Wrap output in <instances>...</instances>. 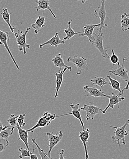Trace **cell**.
I'll use <instances>...</instances> for the list:
<instances>
[{
	"label": "cell",
	"instance_id": "6da1fadb",
	"mask_svg": "<svg viewBox=\"0 0 129 159\" xmlns=\"http://www.w3.org/2000/svg\"><path fill=\"white\" fill-rule=\"evenodd\" d=\"M129 125V122L127 120L124 125L120 127L109 126L110 128H113L115 129L114 132V136H112L111 137L113 143L119 145V147H120V143L124 145H126L125 137L128 134L127 131L126 130V128Z\"/></svg>",
	"mask_w": 129,
	"mask_h": 159
},
{
	"label": "cell",
	"instance_id": "7a4b0ae2",
	"mask_svg": "<svg viewBox=\"0 0 129 159\" xmlns=\"http://www.w3.org/2000/svg\"><path fill=\"white\" fill-rule=\"evenodd\" d=\"M31 28L30 27L27 28L26 29L25 31L23 32V31H19L17 33H15L14 34V36L16 39V42L18 46V49L20 52H23L24 55L26 54V48L30 49V46L29 44H27L26 37L27 34Z\"/></svg>",
	"mask_w": 129,
	"mask_h": 159
},
{
	"label": "cell",
	"instance_id": "3957f363",
	"mask_svg": "<svg viewBox=\"0 0 129 159\" xmlns=\"http://www.w3.org/2000/svg\"><path fill=\"white\" fill-rule=\"evenodd\" d=\"M56 118V116L55 114H52L48 111H46L43 114V116L40 117L35 126L27 131L32 133H34L35 130L37 128H41L48 126L53 120Z\"/></svg>",
	"mask_w": 129,
	"mask_h": 159
},
{
	"label": "cell",
	"instance_id": "277c9868",
	"mask_svg": "<svg viewBox=\"0 0 129 159\" xmlns=\"http://www.w3.org/2000/svg\"><path fill=\"white\" fill-rule=\"evenodd\" d=\"M68 62H72L77 67L76 74L81 75L83 71H87L89 69L87 64V60L84 57H80L76 55L74 57H69L67 58Z\"/></svg>",
	"mask_w": 129,
	"mask_h": 159
},
{
	"label": "cell",
	"instance_id": "5b68a950",
	"mask_svg": "<svg viewBox=\"0 0 129 159\" xmlns=\"http://www.w3.org/2000/svg\"><path fill=\"white\" fill-rule=\"evenodd\" d=\"M104 33H101L100 34L94 33V40L91 43L94 45L96 49L99 50L101 56L105 58H109V53H108V48H104Z\"/></svg>",
	"mask_w": 129,
	"mask_h": 159
},
{
	"label": "cell",
	"instance_id": "8992f818",
	"mask_svg": "<svg viewBox=\"0 0 129 159\" xmlns=\"http://www.w3.org/2000/svg\"><path fill=\"white\" fill-rule=\"evenodd\" d=\"M107 1V0H101V4L94 11V17L96 18H99L101 21V26L99 30V34H100L102 33L101 32L102 29L108 26V25L104 23L105 20L108 18L105 9V2Z\"/></svg>",
	"mask_w": 129,
	"mask_h": 159
},
{
	"label": "cell",
	"instance_id": "52a82bcc",
	"mask_svg": "<svg viewBox=\"0 0 129 159\" xmlns=\"http://www.w3.org/2000/svg\"><path fill=\"white\" fill-rule=\"evenodd\" d=\"M53 132H52V133L50 132H47L46 133V135L48 136L49 141V145H48L49 150L48 151V155L51 159L52 158L51 157L52 150L59 143L63 136V134L62 131H59L57 134L55 135L53 134Z\"/></svg>",
	"mask_w": 129,
	"mask_h": 159
},
{
	"label": "cell",
	"instance_id": "ba28073f",
	"mask_svg": "<svg viewBox=\"0 0 129 159\" xmlns=\"http://www.w3.org/2000/svg\"><path fill=\"white\" fill-rule=\"evenodd\" d=\"M128 58L127 57H124L123 58L122 65H120L119 62L118 63V67L114 70H109V73L113 74L114 76H118L121 80H123L124 81L128 82L129 80L128 75V70L126 69L124 64L125 61L128 60Z\"/></svg>",
	"mask_w": 129,
	"mask_h": 159
},
{
	"label": "cell",
	"instance_id": "9c48e42d",
	"mask_svg": "<svg viewBox=\"0 0 129 159\" xmlns=\"http://www.w3.org/2000/svg\"><path fill=\"white\" fill-rule=\"evenodd\" d=\"M80 111H85L86 112V119L87 121L94 119L95 116L103 112L102 109L94 105L93 102H90L89 105L84 104L83 107L80 108Z\"/></svg>",
	"mask_w": 129,
	"mask_h": 159
},
{
	"label": "cell",
	"instance_id": "30bf717a",
	"mask_svg": "<svg viewBox=\"0 0 129 159\" xmlns=\"http://www.w3.org/2000/svg\"><path fill=\"white\" fill-rule=\"evenodd\" d=\"M9 39V34L7 32L2 31L0 30V47L2 46V45H3L4 47L6 49L7 52H8V54L12 59L13 63L15 64V66H16V68H17L18 70H21V69L19 66V65L17 64L14 59V57L12 55L11 52L10 48L8 46V42Z\"/></svg>",
	"mask_w": 129,
	"mask_h": 159
},
{
	"label": "cell",
	"instance_id": "8fae6325",
	"mask_svg": "<svg viewBox=\"0 0 129 159\" xmlns=\"http://www.w3.org/2000/svg\"><path fill=\"white\" fill-rule=\"evenodd\" d=\"M83 89L85 93V96L86 97L90 96L94 97H105L109 98V95L105 94L102 91V89H99L96 87H90L88 85H85L83 87Z\"/></svg>",
	"mask_w": 129,
	"mask_h": 159
},
{
	"label": "cell",
	"instance_id": "7c38bea8",
	"mask_svg": "<svg viewBox=\"0 0 129 159\" xmlns=\"http://www.w3.org/2000/svg\"><path fill=\"white\" fill-rule=\"evenodd\" d=\"M109 98V103L105 109L103 110L102 113H105L107 111L109 108L113 109L114 106L116 105L118 106V108H119V103L125 100V97H122V95H120L119 93L118 94H115L113 92H112L111 94L109 95V98Z\"/></svg>",
	"mask_w": 129,
	"mask_h": 159
},
{
	"label": "cell",
	"instance_id": "4fadbf2b",
	"mask_svg": "<svg viewBox=\"0 0 129 159\" xmlns=\"http://www.w3.org/2000/svg\"><path fill=\"white\" fill-rule=\"evenodd\" d=\"M101 26V24H87L84 27V31L82 34H80L79 35L80 36H86L88 38L89 41L90 43H92L94 40V30L96 28H100Z\"/></svg>",
	"mask_w": 129,
	"mask_h": 159
},
{
	"label": "cell",
	"instance_id": "5bb4252c",
	"mask_svg": "<svg viewBox=\"0 0 129 159\" xmlns=\"http://www.w3.org/2000/svg\"><path fill=\"white\" fill-rule=\"evenodd\" d=\"M70 107L72 109V111L71 113H69L61 115L58 116H56L57 117H61V116H64L69 115H72L75 118L77 119L78 120H79L80 123H81V125L82 128L83 130L85 129L84 124L83 122L81 116V113L80 112L79 110V103H77V104H74L73 103H71L70 105Z\"/></svg>",
	"mask_w": 129,
	"mask_h": 159
},
{
	"label": "cell",
	"instance_id": "9a60e30c",
	"mask_svg": "<svg viewBox=\"0 0 129 159\" xmlns=\"http://www.w3.org/2000/svg\"><path fill=\"white\" fill-rule=\"evenodd\" d=\"M65 41L63 39H62L60 38L59 34L58 33L56 32L55 35L53 37L51 38L49 40L42 44H40L39 46V48H42L44 46L46 45H50V46L58 47L60 45H64L65 44Z\"/></svg>",
	"mask_w": 129,
	"mask_h": 159
},
{
	"label": "cell",
	"instance_id": "2e32d148",
	"mask_svg": "<svg viewBox=\"0 0 129 159\" xmlns=\"http://www.w3.org/2000/svg\"><path fill=\"white\" fill-rule=\"evenodd\" d=\"M90 132L89 129H86L83 130L82 131H80L79 135L78 136L79 138L80 139V140L83 144L85 152V159L89 158L86 143L88 142L90 137Z\"/></svg>",
	"mask_w": 129,
	"mask_h": 159
},
{
	"label": "cell",
	"instance_id": "e0dca14e",
	"mask_svg": "<svg viewBox=\"0 0 129 159\" xmlns=\"http://www.w3.org/2000/svg\"><path fill=\"white\" fill-rule=\"evenodd\" d=\"M67 69H68L67 68H64L62 71L59 70V73H56L55 74L56 76V92L54 97L55 98L58 97V92L63 81V75L67 71Z\"/></svg>",
	"mask_w": 129,
	"mask_h": 159
},
{
	"label": "cell",
	"instance_id": "ac0fdd59",
	"mask_svg": "<svg viewBox=\"0 0 129 159\" xmlns=\"http://www.w3.org/2000/svg\"><path fill=\"white\" fill-rule=\"evenodd\" d=\"M35 3L37 4V6L35 7L36 11H38L41 10H48L49 11L53 17L55 19H57L55 14L53 13L52 8L50 6L49 0H35Z\"/></svg>",
	"mask_w": 129,
	"mask_h": 159
},
{
	"label": "cell",
	"instance_id": "d6986e66",
	"mask_svg": "<svg viewBox=\"0 0 129 159\" xmlns=\"http://www.w3.org/2000/svg\"><path fill=\"white\" fill-rule=\"evenodd\" d=\"M52 61L55 66L59 68V70H61L62 68H67L70 71L72 70V67L71 66H68L65 64L61 53L58 54L55 56L52 59Z\"/></svg>",
	"mask_w": 129,
	"mask_h": 159
},
{
	"label": "cell",
	"instance_id": "ffe728a7",
	"mask_svg": "<svg viewBox=\"0 0 129 159\" xmlns=\"http://www.w3.org/2000/svg\"><path fill=\"white\" fill-rule=\"evenodd\" d=\"M46 18L44 16H39L35 23L32 24L31 27L34 30V33L37 34L39 33L41 29L46 26L45 25Z\"/></svg>",
	"mask_w": 129,
	"mask_h": 159
},
{
	"label": "cell",
	"instance_id": "44dd1931",
	"mask_svg": "<svg viewBox=\"0 0 129 159\" xmlns=\"http://www.w3.org/2000/svg\"><path fill=\"white\" fill-rule=\"evenodd\" d=\"M16 128L18 129V133H19L18 140H22L25 143L27 149L30 150L29 148L30 144L28 142L29 132L27 131L24 129H22L18 124Z\"/></svg>",
	"mask_w": 129,
	"mask_h": 159
},
{
	"label": "cell",
	"instance_id": "7402d4cb",
	"mask_svg": "<svg viewBox=\"0 0 129 159\" xmlns=\"http://www.w3.org/2000/svg\"><path fill=\"white\" fill-rule=\"evenodd\" d=\"M72 21H73V20L71 19V20L68 22V28L64 30V32L66 34V35L63 37V39L64 41L70 40V39L72 38L75 35H76V34H82L84 32V31L75 32V31L71 27V23H72Z\"/></svg>",
	"mask_w": 129,
	"mask_h": 159
},
{
	"label": "cell",
	"instance_id": "603a6c76",
	"mask_svg": "<svg viewBox=\"0 0 129 159\" xmlns=\"http://www.w3.org/2000/svg\"><path fill=\"white\" fill-rule=\"evenodd\" d=\"M1 15H2V18L4 21L8 25L12 33H14V30L16 29V28L15 26H12L11 24V13L8 11L7 8H2V12L1 13Z\"/></svg>",
	"mask_w": 129,
	"mask_h": 159
},
{
	"label": "cell",
	"instance_id": "cb8c5ba5",
	"mask_svg": "<svg viewBox=\"0 0 129 159\" xmlns=\"http://www.w3.org/2000/svg\"><path fill=\"white\" fill-rule=\"evenodd\" d=\"M90 83L91 84L98 86L101 89H103L105 85L110 84V83L107 81L105 77L97 76L94 77L92 80H90Z\"/></svg>",
	"mask_w": 129,
	"mask_h": 159
},
{
	"label": "cell",
	"instance_id": "d4e9b609",
	"mask_svg": "<svg viewBox=\"0 0 129 159\" xmlns=\"http://www.w3.org/2000/svg\"><path fill=\"white\" fill-rule=\"evenodd\" d=\"M121 30L123 32L127 31L129 30V14L125 13L121 15Z\"/></svg>",
	"mask_w": 129,
	"mask_h": 159
},
{
	"label": "cell",
	"instance_id": "484cf974",
	"mask_svg": "<svg viewBox=\"0 0 129 159\" xmlns=\"http://www.w3.org/2000/svg\"><path fill=\"white\" fill-rule=\"evenodd\" d=\"M107 77L109 80L110 83V85L111 86L113 90H118L119 92V94L120 95H123L124 92H123L122 90H121V89H120V84L119 82L117 80L115 79V78H114V79L112 78L109 75H107Z\"/></svg>",
	"mask_w": 129,
	"mask_h": 159
},
{
	"label": "cell",
	"instance_id": "4316f807",
	"mask_svg": "<svg viewBox=\"0 0 129 159\" xmlns=\"http://www.w3.org/2000/svg\"><path fill=\"white\" fill-rule=\"evenodd\" d=\"M19 116H15L14 114H11L10 117L7 120V123L10 125V128L11 129L12 132L13 133L15 128H17L18 125V118Z\"/></svg>",
	"mask_w": 129,
	"mask_h": 159
},
{
	"label": "cell",
	"instance_id": "83f0119b",
	"mask_svg": "<svg viewBox=\"0 0 129 159\" xmlns=\"http://www.w3.org/2000/svg\"><path fill=\"white\" fill-rule=\"evenodd\" d=\"M32 143L30 145H32L33 144H35V146L37 147V150H38V153H39V155H40V157L42 159H51L48 156V153H46L44 152V150H42L41 148L38 145V143H36V140L35 138L32 139L31 140Z\"/></svg>",
	"mask_w": 129,
	"mask_h": 159
},
{
	"label": "cell",
	"instance_id": "f1b7e54d",
	"mask_svg": "<svg viewBox=\"0 0 129 159\" xmlns=\"http://www.w3.org/2000/svg\"><path fill=\"white\" fill-rule=\"evenodd\" d=\"M13 134L11 130V129L10 127H8L7 129H6L5 130H4L1 132L0 134V137H1L2 139L5 140L7 142H9L8 139L9 138V136Z\"/></svg>",
	"mask_w": 129,
	"mask_h": 159
},
{
	"label": "cell",
	"instance_id": "f546056e",
	"mask_svg": "<svg viewBox=\"0 0 129 159\" xmlns=\"http://www.w3.org/2000/svg\"><path fill=\"white\" fill-rule=\"evenodd\" d=\"M111 52L112 55L110 57V60L111 62L112 65L114 66L119 63V59L118 57L115 54L114 50L113 49H111Z\"/></svg>",
	"mask_w": 129,
	"mask_h": 159
},
{
	"label": "cell",
	"instance_id": "4dcf8cb0",
	"mask_svg": "<svg viewBox=\"0 0 129 159\" xmlns=\"http://www.w3.org/2000/svg\"><path fill=\"white\" fill-rule=\"evenodd\" d=\"M19 151L21 153V154L19 156V158L23 159L24 158L26 157H30L31 153L30 150L28 149L26 150V149H24L23 147H21L20 149H19Z\"/></svg>",
	"mask_w": 129,
	"mask_h": 159
},
{
	"label": "cell",
	"instance_id": "1f68e13d",
	"mask_svg": "<svg viewBox=\"0 0 129 159\" xmlns=\"http://www.w3.org/2000/svg\"><path fill=\"white\" fill-rule=\"evenodd\" d=\"M25 114H21L19 116L18 118V123L20 127H24L25 126L26 123L25 122Z\"/></svg>",
	"mask_w": 129,
	"mask_h": 159
},
{
	"label": "cell",
	"instance_id": "d6a6232c",
	"mask_svg": "<svg viewBox=\"0 0 129 159\" xmlns=\"http://www.w3.org/2000/svg\"><path fill=\"white\" fill-rule=\"evenodd\" d=\"M2 139H0V153L4 151L6 149L7 147L9 145V143H2Z\"/></svg>",
	"mask_w": 129,
	"mask_h": 159
},
{
	"label": "cell",
	"instance_id": "836d02e7",
	"mask_svg": "<svg viewBox=\"0 0 129 159\" xmlns=\"http://www.w3.org/2000/svg\"><path fill=\"white\" fill-rule=\"evenodd\" d=\"M35 150V148H34L33 149L32 152H31L30 155V159H38L37 156L35 155V154H33V152H34Z\"/></svg>",
	"mask_w": 129,
	"mask_h": 159
},
{
	"label": "cell",
	"instance_id": "e575fe53",
	"mask_svg": "<svg viewBox=\"0 0 129 159\" xmlns=\"http://www.w3.org/2000/svg\"><path fill=\"white\" fill-rule=\"evenodd\" d=\"M8 127H9V126H3L2 122L0 120V134H1L2 131L4 130H5L6 129H7Z\"/></svg>",
	"mask_w": 129,
	"mask_h": 159
},
{
	"label": "cell",
	"instance_id": "d590c367",
	"mask_svg": "<svg viewBox=\"0 0 129 159\" xmlns=\"http://www.w3.org/2000/svg\"><path fill=\"white\" fill-rule=\"evenodd\" d=\"M64 150H62L60 153H59V157L58 158L59 159H64V157H63V154H64Z\"/></svg>",
	"mask_w": 129,
	"mask_h": 159
},
{
	"label": "cell",
	"instance_id": "8d00e7d4",
	"mask_svg": "<svg viewBox=\"0 0 129 159\" xmlns=\"http://www.w3.org/2000/svg\"><path fill=\"white\" fill-rule=\"evenodd\" d=\"M129 89V80L128 81V82H127V85H126V86H125V87L124 88V89H123L122 90V91L123 92H124V91H125V90H126V89Z\"/></svg>",
	"mask_w": 129,
	"mask_h": 159
},
{
	"label": "cell",
	"instance_id": "74e56055",
	"mask_svg": "<svg viewBox=\"0 0 129 159\" xmlns=\"http://www.w3.org/2000/svg\"><path fill=\"white\" fill-rule=\"evenodd\" d=\"M76 1H81L82 4H84L85 2H87L88 0H76Z\"/></svg>",
	"mask_w": 129,
	"mask_h": 159
},
{
	"label": "cell",
	"instance_id": "f35d334b",
	"mask_svg": "<svg viewBox=\"0 0 129 159\" xmlns=\"http://www.w3.org/2000/svg\"><path fill=\"white\" fill-rule=\"evenodd\" d=\"M128 121L129 123V120H128Z\"/></svg>",
	"mask_w": 129,
	"mask_h": 159
}]
</instances>
